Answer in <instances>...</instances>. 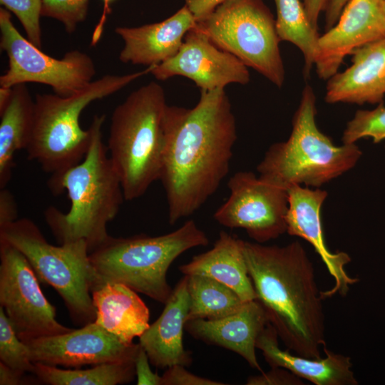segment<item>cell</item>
Masks as SVG:
<instances>
[{
	"label": "cell",
	"instance_id": "12",
	"mask_svg": "<svg viewBox=\"0 0 385 385\" xmlns=\"http://www.w3.org/2000/svg\"><path fill=\"white\" fill-rule=\"evenodd\" d=\"M227 186L230 195L213 215L219 224L244 229L250 237L262 244L287 232V190L250 171L235 173Z\"/></svg>",
	"mask_w": 385,
	"mask_h": 385
},
{
	"label": "cell",
	"instance_id": "11",
	"mask_svg": "<svg viewBox=\"0 0 385 385\" xmlns=\"http://www.w3.org/2000/svg\"><path fill=\"white\" fill-rule=\"evenodd\" d=\"M0 304L24 342L71 331L56 320L31 264L18 249L0 240Z\"/></svg>",
	"mask_w": 385,
	"mask_h": 385
},
{
	"label": "cell",
	"instance_id": "22",
	"mask_svg": "<svg viewBox=\"0 0 385 385\" xmlns=\"http://www.w3.org/2000/svg\"><path fill=\"white\" fill-rule=\"evenodd\" d=\"M136 292L115 282L103 283L91 292L95 322L126 344L133 343L150 326L148 308Z\"/></svg>",
	"mask_w": 385,
	"mask_h": 385
},
{
	"label": "cell",
	"instance_id": "33",
	"mask_svg": "<svg viewBox=\"0 0 385 385\" xmlns=\"http://www.w3.org/2000/svg\"><path fill=\"white\" fill-rule=\"evenodd\" d=\"M247 385H303L301 378L282 367H271L267 372L249 376Z\"/></svg>",
	"mask_w": 385,
	"mask_h": 385
},
{
	"label": "cell",
	"instance_id": "7",
	"mask_svg": "<svg viewBox=\"0 0 385 385\" xmlns=\"http://www.w3.org/2000/svg\"><path fill=\"white\" fill-rule=\"evenodd\" d=\"M208 243L205 232L189 220L160 236H109L89 253V259L98 277L97 286L123 284L165 304L173 292L166 277L171 264L188 250Z\"/></svg>",
	"mask_w": 385,
	"mask_h": 385
},
{
	"label": "cell",
	"instance_id": "28",
	"mask_svg": "<svg viewBox=\"0 0 385 385\" xmlns=\"http://www.w3.org/2000/svg\"><path fill=\"white\" fill-rule=\"evenodd\" d=\"M0 361L21 373H33L35 365L31 360L27 344L18 337L4 308L0 307Z\"/></svg>",
	"mask_w": 385,
	"mask_h": 385
},
{
	"label": "cell",
	"instance_id": "18",
	"mask_svg": "<svg viewBox=\"0 0 385 385\" xmlns=\"http://www.w3.org/2000/svg\"><path fill=\"white\" fill-rule=\"evenodd\" d=\"M268 323L263 307L254 299L245 302L237 312L219 319L187 321L185 329L198 340L235 352L251 367L263 372L256 356V342Z\"/></svg>",
	"mask_w": 385,
	"mask_h": 385
},
{
	"label": "cell",
	"instance_id": "19",
	"mask_svg": "<svg viewBox=\"0 0 385 385\" xmlns=\"http://www.w3.org/2000/svg\"><path fill=\"white\" fill-rule=\"evenodd\" d=\"M351 65L328 79V103L362 105L383 102L385 95V37L356 48Z\"/></svg>",
	"mask_w": 385,
	"mask_h": 385
},
{
	"label": "cell",
	"instance_id": "25",
	"mask_svg": "<svg viewBox=\"0 0 385 385\" xmlns=\"http://www.w3.org/2000/svg\"><path fill=\"white\" fill-rule=\"evenodd\" d=\"M189 310L186 322L219 319L239 311L245 302L230 287L202 274L188 275Z\"/></svg>",
	"mask_w": 385,
	"mask_h": 385
},
{
	"label": "cell",
	"instance_id": "14",
	"mask_svg": "<svg viewBox=\"0 0 385 385\" xmlns=\"http://www.w3.org/2000/svg\"><path fill=\"white\" fill-rule=\"evenodd\" d=\"M150 73L160 81L184 76L194 81L200 90L224 88L230 83L245 85L250 81L247 66L218 48L195 27L185 34L177 54L155 65Z\"/></svg>",
	"mask_w": 385,
	"mask_h": 385
},
{
	"label": "cell",
	"instance_id": "23",
	"mask_svg": "<svg viewBox=\"0 0 385 385\" xmlns=\"http://www.w3.org/2000/svg\"><path fill=\"white\" fill-rule=\"evenodd\" d=\"M185 275L202 274L233 289L242 299H257L243 252V240L225 231L219 233L213 247L179 267Z\"/></svg>",
	"mask_w": 385,
	"mask_h": 385
},
{
	"label": "cell",
	"instance_id": "16",
	"mask_svg": "<svg viewBox=\"0 0 385 385\" xmlns=\"http://www.w3.org/2000/svg\"><path fill=\"white\" fill-rule=\"evenodd\" d=\"M287 232L307 241L320 256L334 279V284L330 289L321 292L322 298H329L336 294L346 296L350 287L357 282L358 279L350 277L345 270V266L351 262L349 255L344 252H332L325 244L321 208L327 197V192L320 188L293 185L287 189Z\"/></svg>",
	"mask_w": 385,
	"mask_h": 385
},
{
	"label": "cell",
	"instance_id": "37",
	"mask_svg": "<svg viewBox=\"0 0 385 385\" xmlns=\"http://www.w3.org/2000/svg\"><path fill=\"white\" fill-rule=\"evenodd\" d=\"M350 0H328L325 9L326 31L333 27L338 21L344 7Z\"/></svg>",
	"mask_w": 385,
	"mask_h": 385
},
{
	"label": "cell",
	"instance_id": "29",
	"mask_svg": "<svg viewBox=\"0 0 385 385\" xmlns=\"http://www.w3.org/2000/svg\"><path fill=\"white\" fill-rule=\"evenodd\" d=\"M371 137L374 143L385 139V106L383 102L373 110H358L343 132V144H353Z\"/></svg>",
	"mask_w": 385,
	"mask_h": 385
},
{
	"label": "cell",
	"instance_id": "6",
	"mask_svg": "<svg viewBox=\"0 0 385 385\" xmlns=\"http://www.w3.org/2000/svg\"><path fill=\"white\" fill-rule=\"evenodd\" d=\"M316 114L314 90L306 85L289 137L272 145L257 167L261 179L286 190L293 185L319 188L355 166L362 154L359 148L335 145L318 128Z\"/></svg>",
	"mask_w": 385,
	"mask_h": 385
},
{
	"label": "cell",
	"instance_id": "39",
	"mask_svg": "<svg viewBox=\"0 0 385 385\" xmlns=\"http://www.w3.org/2000/svg\"><path fill=\"white\" fill-rule=\"evenodd\" d=\"M24 374H25L16 371L0 361L1 385H19L25 384L24 383Z\"/></svg>",
	"mask_w": 385,
	"mask_h": 385
},
{
	"label": "cell",
	"instance_id": "17",
	"mask_svg": "<svg viewBox=\"0 0 385 385\" xmlns=\"http://www.w3.org/2000/svg\"><path fill=\"white\" fill-rule=\"evenodd\" d=\"M195 25V17L185 5L160 22L116 27L115 32L124 42L119 59L147 66L160 64L177 54L185 34Z\"/></svg>",
	"mask_w": 385,
	"mask_h": 385
},
{
	"label": "cell",
	"instance_id": "24",
	"mask_svg": "<svg viewBox=\"0 0 385 385\" xmlns=\"http://www.w3.org/2000/svg\"><path fill=\"white\" fill-rule=\"evenodd\" d=\"M35 101L26 83L11 87L9 98L0 110V189L12 176L14 154L27 148L34 126Z\"/></svg>",
	"mask_w": 385,
	"mask_h": 385
},
{
	"label": "cell",
	"instance_id": "30",
	"mask_svg": "<svg viewBox=\"0 0 385 385\" xmlns=\"http://www.w3.org/2000/svg\"><path fill=\"white\" fill-rule=\"evenodd\" d=\"M89 0H42L41 16L61 22L67 33H73L88 15Z\"/></svg>",
	"mask_w": 385,
	"mask_h": 385
},
{
	"label": "cell",
	"instance_id": "9",
	"mask_svg": "<svg viewBox=\"0 0 385 385\" xmlns=\"http://www.w3.org/2000/svg\"><path fill=\"white\" fill-rule=\"evenodd\" d=\"M218 48L238 58L277 87L284 68L276 21L262 0H227L195 26Z\"/></svg>",
	"mask_w": 385,
	"mask_h": 385
},
{
	"label": "cell",
	"instance_id": "2",
	"mask_svg": "<svg viewBox=\"0 0 385 385\" xmlns=\"http://www.w3.org/2000/svg\"><path fill=\"white\" fill-rule=\"evenodd\" d=\"M257 299L287 349L319 359L326 346V322L313 262L298 241L284 246L243 240Z\"/></svg>",
	"mask_w": 385,
	"mask_h": 385
},
{
	"label": "cell",
	"instance_id": "13",
	"mask_svg": "<svg viewBox=\"0 0 385 385\" xmlns=\"http://www.w3.org/2000/svg\"><path fill=\"white\" fill-rule=\"evenodd\" d=\"M31 360L51 366L85 365L135 360L138 344H126L97 323L26 342Z\"/></svg>",
	"mask_w": 385,
	"mask_h": 385
},
{
	"label": "cell",
	"instance_id": "20",
	"mask_svg": "<svg viewBox=\"0 0 385 385\" xmlns=\"http://www.w3.org/2000/svg\"><path fill=\"white\" fill-rule=\"evenodd\" d=\"M188 275L176 284L160 317L139 337L150 363L157 368L190 366L191 353L185 349L183 330L189 310Z\"/></svg>",
	"mask_w": 385,
	"mask_h": 385
},
{
	"label": "cell",
	"instance_id": "26",
	"mask_svg": "<svg viewBox=\"0 0 385 385\" xmlns=\"http://www.w3.org/2000/svg\"><path fill=\"white\" fill-rule=\"evenodd\" d=\"M34 374L49 385H117L131 382L136 376L135 360L94 365L87 369H62L39 362L34 363Z\"/></svg>",
	"mask_w": 385,
	"mask_h": 385
},
{
	"label": "cell",
	"instance_id": "1",
	"mask_svg": "<svg viewBox=\"0 0 385 385\" xmlns=\"http://www.w3.org/2000/svg\"><path fill=\"white\" fill-rule=\"evenodd\" d=\"M159 180L165 190L168 222L198 210L230 170L237 128L224 88L200 90L192 108L167 105Z\"/></svg>",
	"mask_w": 385,
	"mask_h": 385
},
{
	"label": "cell",
	"instance_id": "4",
	"mask_svg": "<svg viewBox=\"0 0 385 385\" xmlns=\"http://www.w3.org/2000/svg\"><path fill=\"white\" fill-rule=\"evenodd\" d=\"M154 66L126 75H105L68 96L36 94L33 130L26 150L29 160L51 175L48 188L54 195L63 175L84 158L89 148L90 129L80 125L83 111L150 73Z\"/></svg>",
	"mask_w": 385,
	"mask_h": 385
},
{
	"label": "cell",
	"instance_id": "10",
	"mask_svg": "<svg viewBox=\"0 0 385 385\" xmlns=\"http://www.w3.org/2000/svg\"><path fill=\"white\" fill-rule=\"evenodd\" d=\"M0 48L8 57V69L0 77L1 88L37 83L49 86L55 94L68 96L89 84L96 66L86 53L72 50L54 58L24 38L5 8L0 9Z\"/></svg>",
	"mask_w": 385,
	"mask_h": 385
},
{
	"label": "cell",
	"instance_id": "5",
	"mask_svg": "<svg viewBox=\"0 0 385 385\" xmlns=\"http://www.w3.org/2000/svg\"><path fill=\"white\" fill-rule=\"evenodd\" d=\"M166 106L163 88L152 81L130 93L113 112L107 149L125 200L141 197L160 179Z\"/></svg>",
	"mask_w": 385,
	"mask_h": 385
},
{
	"label": "cell",
	"instance_id": "34",
	"mask_svg": "<svg viewBox=\"0 0 385 385\" xmlns=\"http://www.w3.org/2000/svg\"><path fill=\"white\" fill-rule=\"evenodd\" d=\"M149 363L150 361L146 352L140 345L135 358L137 384L161 385V376L151 371Z\"/></svg>",
	"mask_w": 385,
	"mask_h": 385
},
{
	"label": "cell",
	"instance_id": "38",
	"mask_svg": "<svg viewBox=\"0 0 385 385\" xmlns=\"http://www.w3.org/2000/svg\"><path fill=\"white\" fill-rule=\"evenodd\" d=\"M328 0H304V7L312 26L318 29V19L321 11L326 9Z\"/></svg>",
	"mask_w": 385,
	"mask_h": 385
},
{
	"label": "cell",
	"instance_id": "36",
	"mask_svg": "<svg viewBox=\"0 0 385 385\" xmlns=\"http://www.w3.org/2000/svg\"><path fill=\"white\" fill-rule=\"evenodd\" d=\"M196 21L210 15L215 9L227 0H184Z\"/></svg>",
	"mask_w": 385,
	"mask_h": 385
},
{
	"label": "cell",
	"instance_id": "31",
	"mask_svg": "<svg viewBox=\"0 0 385 385\" xmlns=\"http://www.w3.org/2000/svg\"><path fill=\"white\" fill-rule=\"evenodd\" d=\"M4 8L12 11L21 22L27 39L41 48L42 34L40 17L42 0H0Z\"/></svg>",
	"mask_w": 385,
	"mask_h": 385
},
{
	"label": "cell",
	"instance_id": "41",
	"mask_svg": "<svg viewBox=\"0 0 385 385\" xmlns=\"http://www.w3.org/2000/svg\"><path fill=\"white\" fill-rule=\"evenodd\" d=\"M382 3H383V9L385 14V0H382Z\"/></svg>",
	"mask_w": 385,
	"mask_h": 385
},
{
	"label": "cell",
	"instance_id": "35",
	"mask_svg": "<svg viewBox=\"0 0 385 385\" xmlns=\"http://www.w3.org/2000/svg\"><path fill=\"white\" fill-rule=\"evenodd\" d=\"M17 205L12 193L6 188L0 190V227L17 220Z\"/></svg>",
	"mask_w": 385,
	"mask_h": 385
},
{
	"label": "cell",
	"instance_id": "15",
	"mask_svg": "<svg viewBox=\"0 0 385 385\" xmlns=\"http://www.w3.org/2000/svg\"><path fill=\"white\" fill-rule=\"evenodd\" d=\"M384 37L382 0H350L337 24L319 37L314 62L319 78L328 80L337 73L346 55Z\"/></svg>",
	"mask_w": 385,
	"mask_h": 385
},
{
	"label": "cell",
	"instance_id": "40",
	"mask_svg": "<svg viewBox=\"0 0 385 385\" xmlns=\"http://www.w3.org/2000/svg\"><path fill=\"white\" fill-rule=\"evenodd\" d=\"M113 0H103V14L99 19L98 23L96 26L92 38H91V45H96L98 41L100 40L102 33L103 31L104 24L107 19V15L111 12L110 4Z\"/></svg>",
	"mask_w": 385,
	"mask_h": 385
},
{
	"label": "cell",
	"instance_id": "8",
	"mask_svg": "<svg viewBox=\"0 0 385 385\" xmlns=\"http://www.w3.org/2000/svg\"><path fill=\"white\" fill-rule=\"evenodd\" d=\"M0 240L24 254L38 280L58 293L76 324L95 322L91 292L98 279L84 240L53 245L32 220L21 218L0 227Z\"/></svg>",
	"mask_w": 385,
	"mask_h": 385
},
{
	"label": "cell",
	"instance_id": "32",
	"mask_svg": "<svg viewBox=\"0 0 385 385\" xmlns=\"http://www.w3.org/2000/svg\"><path fill=\"white\" fill-rule=\"evenodd\" d=\"M225 383L201 377L176 364L168 367L161 376V385H225Z\"/></svg>",
	"mask_w": 385,
	"mask_h": 385
},
{
	"label": "cell",
	"instance_id": "21",
	"mask_svg": "<svg viewBox=\"0 0 385 385\" xmlns=\"http://www.w3.org/2000/svg\"><path fill=\"white\" fill-rule=\"evenodd\" d=\"M274 327L268 323L257 337L256 348L260 349L271 367L284 368L302 379L315 385H357L352 370L351 358L323 348L324 358L310 359L282 349Z\"/></svg>",
	"mask_w": 385,
	"mask_h": 385
},
{
	"label": "cell",
	"instance_id": "27",
	"mask_svg": "<svg viewBox=\"0 0 385 385\" xmlns=\"http://www.w3.org/2000/svg\"><path fill=\"white\" fill-rule=\"evenodd\" d=\"M277 9L276 29L280 41L295 45L304 58V75L309 76L314 64L319 35L309 21L300 0H274Z\"/></svg>",
	"mask_w": 385,
	"mask_h": 385
},
{
	"label": "cell",
	"instance_id": "3",
	"mask_svg": "<svg viewBox=\"0 0 385 385\" xmlns=\"http://www.w3.org/2000/svg\"><path fill=\"white\" fill-rule=\"evenodd\" d=\"M104 114L95 115L89 126L91 142L84 158L62 176L57 195L67 192L70 208L51 206L45 220L59 244L84 240L89 253L110 235L108 224L125 200L120 179L103 141Z\"/></svg>",
	"mask_w": 385,
	"mask_h": 385
}]
</instances>
